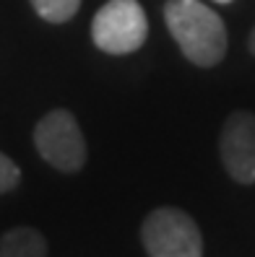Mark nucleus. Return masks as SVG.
Here are the masks:
<instances>
[{
	"label": "nucleus",
	"mask_w": 255,
	"mask_h": 257,
	"mask_svg": "<svg viewBox=\"0 0 255 257\" xmlns=\"http://www.w3.org/2000/svg\"><path fill=\"white\" fill-rule=\"evenodd\" d=\"M21 182V169H19V164L8 159L6 154H0V195L13 190Z\"/></svg>",
	"instance_id": "nucleus-8"
},
{
	"label": "nucleus",
	"mask_w": 255,
	"mask_h": 257,
	"mask_svg": "<svg viewBox=\"0 0 255 257\" xmlns=\"http://www.w3.org/2000/svg\"><path fill=\"white\" fill-rule=\"evenodd\" d=\"M34 146L39 156L60 172H78L86 164L83 133L68 109H52L34 127Z\"/></svg>",
	"instance_id": "nucleus-4"
},
{
	"label": "nucleus",
	"mask_w": 255,
	"mask_h": 257,
	"mask_svg": "<svg viewBox=\"0 0 255 257\" xmlns=\"http://www.w3.org/2000/svg\"><path fill=\"white\" fill-rule=\"evenodd\" d=\"M164 21L193 65L211 68L227 55V26L221 16L198 0H169Z\"/></svg>",
	"instance_id": "nucleus-1"
},
{
	"label": "nucleus",
	"mask_w": 255,
	"mask_h": 257,
	"mask_svg": "<svg viewBox=\"0 0 255 257\" xmlns=\"http://www.w3.org/2000/svg\"><path fill=\"white\" fill-rule=\"evenodd\" d=\"M148 257H203L201 229L185 210L156 208L141 226Z\"/></svg>",
	"instance_id": "nucleus-2"
},
{
	"label": "nucleus",
	"mask_w": 255,
	"mask_h": 257,
	"mask_svg": "<svg viewBox=\"0 0 255 257\" xmlns=\"http://www.w3.org/2000/svg\"><path fill=\"white\" fill-rule=\"evenodd\" d=\"M247 47H250V52L255 55V29H252V34H250V42H247Z\"/></svg>",
	"instance_id": "nucleus-9"
},
{
	"label": "nucleus",
	"mask_w": 255,
	"mask_h": 257,
	"mask_svg": "<svg viewBox=\"0 0 255 257\" xmlns=\"http://www.w3.org/2000/svg\"><path fill=\"white\" fill-rule=\"evenodd\" d=\"M216 3H224V6H227V3H232V0H216Z\"/></svg>",
	"instance_id": "nucleus-10"
},
{
	"label": "nucleus",
	"mask_w": 255,
	"mask_h": 257,
	"mask_svg": "<svg viewBox=\"0 0 255 257\" xmlns=\"http://www.w3.org/2000/svg\"><path fill=\"white\" fill-rule=\"evenodd\" d=\"M34 11L50 24H65L78 13L81 0H32Z\"/></svg>",
	"instance_id": "nucleus-7"
},
{
	"label": "nucleus",
	"mask_w": 255,
	"mask_h": 257,
	"mask_svg": "<svg viewBox=\"0 0 255 257\" xmlns=\"http://www.w3.org/2000/svg\"><path fill=\"white\" fill-rule=\"evenodd\" d=\"M0 257H47V241L37 229L19 226L0 236Z\"/></svg>",
	"instance_id": "nucleus-6"
},
{
	"label": "nucleus",
	"mask_w": 255,
	"mask_h": 257,
	"mask_svg": "<svg viewBox=\"0 0 255 257\" xmlns=\"http://www.w3.org/2000/svg\"><path fill=\"white\" fill-rule=\"evenodd\" d=\"M148 37V19L138 0H107L92 21V39L102 52H136Z\"/></svg>",
	"instance_id": "nucleus-3"
},
{
	"label": "nucleus",
	"mask_w": 255,
	"mask_h": 257,
	"mask_svg": "<svg viewBox=\"0 0 255 257\" xmlns=\"http://www.w3.org/2000/svg\"><path fill=\"white\" fill-rule=\"evenodd\" d=\"M219 151L234 182H255V117L250 112H234L227 119V125L221 130Z\"/></svg>",
	"instance_id": "nucleus-5"
}]
</instances>
